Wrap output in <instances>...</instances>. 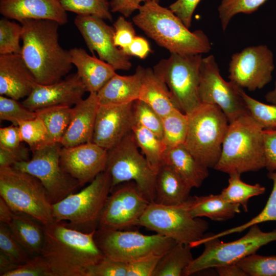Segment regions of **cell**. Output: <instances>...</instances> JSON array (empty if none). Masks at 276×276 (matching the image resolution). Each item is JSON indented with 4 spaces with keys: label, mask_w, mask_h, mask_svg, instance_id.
Masks as SVG:
<instances>
[{
    "label": "cell",
    "mask_w": 276,
    "mask_h": 276,
    "mask_svg": "<svg viewBox=\"0 0 276 276\" xmlns=\"http://www.w3.org/2000/svg\"><path fill=\"white\" fill-rule=\"evenodd\" d=\"M132 108L135 122L162 139V118L149 105L140 99L133 102Z\"/></svg>",
    "instance_id": "ee69618b"
},
{
    "label": "cell",
    "mask_w": 276,
    "mask_h": 276,
    "mask_svg": "<svg viewBox=\"0 0 276 276\" xmlns=\"http://www.w3.org/2000/svg\"><path fill=\"white\" fill-rule=\"evenodd\" d=\"M14 211L7 202L0 197V222L8 224L10 221Z\"/></svg>",
    "instance_id": "680465c9"
},
{
    "label": "cell",
    "mask_w": 276,
    "mask_h": 276,
    "mask_svg": "<svg viewBox=\"0 0 276 276\" xmlns=\"http://www.w3.org/2000/svg\"><path fill=\"white\" fill-rule=\"evenodd\" d=\"M22 142L18 127L13 124L0 128V147L9 149L18 148Z\"/></svg>",
    "instance_id": "db71d44e"
},
{
    "label": "cell",
    "mask_w": 276,
    "mask_h": 276,
    "mask_svg": "<svg viewBox=\"0 0 276 276\" xmlns=\"http://www.w3.org/2000/svg\"><path fill=\"white\" fill-rule=\"evenodd\" d=\"M220 276H246V273L236 263H233L214 268Z\"/></svg>",
    "instance_id": "6f0895ef"
},
{
    "label": "cell",
    "mask_w": 276,
    "mask_h": 276,
    "mask_svg": "<svg viewBox=\"0 0 276 276\" xmlns=\"http://www.w3.org/2000/svg\"><path fill=\"white\" fill-rule=\"evenodd\" d=\"M139 148L131 131L107 150L105 171L110 176L112 188L125 182L134 181L147 200L154 202L156 173Z\"/></svg>",
    "instance_id": "8fae6325"
},
{
    "label": "cell",
    "mask_w": 276,
    "mask_h": 276,
    "mask_svg": "<svg viewBox=\"0 0 276 276\" xmlns=\"http://www.w3.org/2000/svg\"><path fill=\"white\" fill-rule=\"evenodd\" d=\"M70 52L72 63L77 69V74L89 93H97L116 74L110 64L90 56L82 48H74Z\"/></svg>",
    "instance_id": "cb8c5ba5"
},
{
    "label": "cell",
    "mask_w": 276,
    "mask_h": 276,
    "mask_svg": "<svg viewBox=\"0 0 276 276\" xmlns=\"http://www.w3.org/2000/svg\"><path fill=\"white\" fill-rule=\"evenodd\" d=\"M94 239L104 256L127 263L163 256L176 243L157 233L147 235L138 231L106 228H98Z\"/></svg>",
    "instance_id": "9c48e42d"
},
{
    "label": "cell",
    "mask_w": 276,
    "mask_h": 276,
    "mask_svg": "<svg viewBox=\"0 0 276 276\" xmlns=\"http://www.w3.org/2000/svg\"><path fill=\"white\" fill-rule=\"evenodd\" d=\"M18 127L22 142L27 143L32 152L43 147L47 129L41 119L36 117L22 121Z\"/></svg>",
    "instance_id": "b9f144b4"
},
{
    "label": "cell",
    "mask_w": 276,
    "mask_h": 276,
    "mask_svg": "<svg viewBox=\"0 0 276 276\" xmlns=\"http://www.w3.org/2000/svg\"><path fill=\"white\" fill-rule=\"evenodd\" d=\"M22 26L8 18L4 17L0 20V55L20 54L21 47Z\"/></svg>",
    "instance_id": "ab89813d"
},
{
    "label": "cell",
    "mask_w": 276,
    "mask_h": 276,
    "mask_svg": "<svg viewBox=\"0 0 276 276\" xmlns=\"http://www.w3.org/2000/svg\"><path fill=\"white\" fill-rule=\"evenodd\" d=\"M258 225L250 226L245 235L231 242H224L219 238H215L190 244L192 248L203 244L204 248L201 254L186 268L182 275L189 276L207 269L236 263L256 253L261 247L276 241V229L265 232Z\"/></svg>",
    "instance_id": "30bf717a"
},
{
    "label": "cell",
    "mask_w": 276,
    "mask_h": 276,
    "mask_svg": "<svg viewBox=\"0 0 276 276\" xmlns=\"http://www.w3.org/2000/svg\"><path fill=\"white\" fill-rule=\"evenodd\" d=\"M186 202L193 218L205 217L213 221H223L240 212L239 204L226 201L220 194L190 196Z\"/></svg>",
    "instance_id": "f546056e"
},
{
    "label": "cell",
    "mask_w": 276,
    "mask_h": 276,
    "mask_svg": "<svg viewBox=\"0 0 276 276\" xmlns=\"http://www.w3.org/2000/svg\"><path fill=\"white\" fill-rule=\"evenodd\" d=\"M4 276H53L45 259L41 255L30 257L26 262Z\"/></svg>",
    "instance_id": "bcb514c9"
},
{
    "label": "cell",
    "mask_w": 276,
    "mask_h": 276,
    "mask_svg": "<svg viewBox=\"0 0 276 276\" xmlns=\"http://www.w3.org/2000/svg\"><path fill=\"white\" fill-rule=\"evenodd\" d=\"M138 226L188 244L201 239L209 227L205 220L191 216L186 201L173 205L150 202Z\"/></svg>",
    "instance_id": "7c38bea8"
},
{
    "label": "cell",
    "mask_w": 276,
    "mask_h": 276,
    "mask_svg": "<svg viewBox=\"0 0 276 276\" xmlns=\"http://www.w3.org/2000/svg\"><path fill=\"white\" fill-rule=\"evenodd\" d=\"M22 26L21 56L36 82L49 85L57 82L72 68L70 51L59 42L60 25L46 19H27Z\"/></svg>",
    "instance_id": "6da1fadb"
},
{
    "label": "cell",
    "mask_w": 276,
    "mask_h": 276,
    "mask_svg": "<svg viewBox=\"0 0 276 276\" xmlns=\"http://www.w3.org/2000/svg\"><path fill=\"white\" fill-rule=\"evenodd\" d=\"M267 176L272 181V189L267 201L261 212L246 223L216 234L206 236L207 240L220 238L224 236L242 232L250 226L267 221H276V170L269 171Z\"/></svg>",
    "instance_id": "d590c367"
},
{
    "label": "cell",
    "mask_w": 276,
    "mask_h": 276,
    "mask_svg": "<svg viewBox=\"0 0 276 276\" xmlns=\"http://www.w3.org/2000/svg\"><path fill=\"white\" fill-rule=\"evenodd\" d=\"M263 130L249 113L229 123L214 169L229 174L265 168Z\"/></svg>",
    "instance_id": "277c9868"
},
{
    "label": "cell",
    "mask_w": 276,
    "mask_h": 276,
    "mask_svg": "<svg viewBox=\"0 0 276 276\" xmlns=\"http://www.w3.org/2000/svg\"><path fill=\"white\" fill-rule=\"evenodd\" d=\"M127 263L104 256L90 270L89 276H126Z\"/></svg>",
    "instance_id": "7dc6e473"
},
{
    "label": "cell",
    "mask_w": 276,
    "mask_h": 276,
    "mask_svg": "<svg viewBox=\"0 0 276 276\" xmlns=\"http://www.w3.org/2000/svg\"><path fill=\"white\" fill-rule=\"evenodd\" d=\"M36 82L20 54L0 55V95L19 100L27 97Z\"/></svg>",
    "instance_id": "44dd1931"
},
{
    "label": "cell",
    "mask_w": 276,
    "mask_h": 276,
    "mask_svg": "<svg viewBox=\"0 0 276 276\" xmlns=\"http://www.w3.org/2000/svg\"><path fill=\"white\" fill-rule=\"evenodd\" d=\"M191 189L173 169L164 163L156 172L154 202L166 205L181 204L190 196Z\"/></svg>",
    "instance_id": "4316f807"
},
{
    "label": "cell",
    "mask_w": 276,
    "mask_h": 276,
    "mask_svg": "<svg viewBox=\"0 0 276 276\" xmlns=\"http://www.w3.org/2000/svg\"><path fill=\"white\" fill-rule=\"evenodd\" d=\"M240 93L249 113L263 129H276V104L260 102L248 96L242 88Z\"/></svg>",
    "instance_id": "74e56055"
},
{
    "label": "cell",
    "mask_w": 276,
    "mask_h": 276,
    "mask_svg": "<svg viewBox=\"0 0 276 276\" xmlns=\"http://www.w3.org/2000/svg\"><path fill=\"white\" fill-rule=\"evenodd\" d=\"M29 159V150L21 144L13 149L0 147V168L12 167L16 163Z\"/></svg>",
    "instance_id": "816d5d0a"
},
{
    "label": "cell",
    "mask_w": 276,
    "mask_h": 276,
    "mask_svg": "<svg viewBox=\"0 0 276 276\" xmlns=\"http://www.w3.org/2000/svg\"><path fill=\"white\" fill-rule=\"evenodd\" d=\"M145 68L138 66L134 74L117 73L97 93L100 104H127L139 99Z\"/></svg>",
    "instance_id": "d4e9b609"
},
{
    "label": "cell",
    "mask_w": 276,
    "mask_h": 276,
    "mask_svg": "<svg viewBox=\"0 0 276 276\" xmlns=\"http://www.w3.org/2000/svg\"><path fill=\"white\" fill-rule=\"evenodd\" d=\"M150 202L134 181L119 184L106 199L98 228L125 230L138 226Z\"/></svg>",
    "instance_id": "9a60e30c"
},
{
    "label": "cell",
    "mask_w": 276,
    "mask_h": 276,
    "mask_svg": "<svg viewBox=\"0 0 276 276\" xmlns=\"http://www.w3.org/2000/svg\"><path fill=\"white\" fill-rule=\"evenodd\" d=\"M16 264L0 251V275L4 274L17 267Z\"/></svg>",
    "instance_id": "91938a15"
},
{
    "label": "cell",
    "mask_w": 276,
    "mask_h": 276,
    "mask_svg": "<svg viewBox=\"0 0 276 276\" xmlns=\"http://www.w3.org/2000/svg\"><path fill=\"white\" fill-rule=\"evenodd\" d=\"M132 104H99L92 142L108 150L132 131L135 123Z\"/></svg>",
    "instance_id": "ac0fdd59"
},
{
    "label": "cell",
    "mask_w": 276,
    "mask_h": 276,
    "mask_svg": "<svg viewBox=\"0 0 276 276\" xmlns=\"http://www.w3.org/2000/svg\"><path fill=\"white\" fill-rule=\"evenodd\" d=\"M0 13L19 22L27 19H46L60 25L68 21L66 11L59 0H0Z\"/></svg>",
    "instance_id": "7402d4cb"
},
{
    "label": "cell",
    "mask_w": 276,
    "mask_h": 276,
    "mask_svg": "<svg viewBox=\"0 0 276 276\" xmlns=\"http://www.w3.org/2000/svg\"><path fill=\"white\" fill-rule=\"evenodd\" d=\"M114 44L123 52L136 36L132 24L124 16H119L113 24Z\"/></svg>",
    "instance_id": "c3c4849f"
},
{
    "label": "cell",
    "mask_w": 276,
    "mask_h": 276,
    "mask_svg": "<svg viewBox=\"0 0 276 276\" xmlns=\"http://www.w3.org/2000/svg\"><path fill=\"white\" fill-rule=\"evenodd\" d=\"M202 54L170 56L153 67L155 74L167 86L179 109L189 114L202 103L199 94Z\"/></svg>",
    "instance_id": "ba28073f"
},
{
    "label": "cell",
    "mask_w": 276,
    "mask_h": 276,
    "mask_svg": "<svg viewBox=\"0 0 276 276\" xmlns=\"http://www.w3.org/2000/svg\"><path fill=\"white\" fill-rule=\"evenodd\" d=\"M187 115L188 130L185 146L200 163L214 169L229 125L226 116L217 105L202 103Z\"/></svg>",
    "instance_id": "8992f818"
},
{
    "label": "cell",
    "mask_w": 276,
    "mask_h": 276,
    "mask_svg": "<svg viewBox=\"0 0 276 276\" xmlns=\"http://www.w3.org/2000/svg\"><path fill=\"white\" fill-rule=\"evenodd\" d=\"M18 100L1 95L0 96V119L7 121L12 124L17 126L22 121L36 118V113Z\"/></svg>",
    "instance_id": "7bdbcfd3"
},
{
    "label": "cell",
    "mask_w": 276,
    "mask_h": 276,
    "mask_svg": "<svg viewBox=\"0 0 276 276\" xmlns=\"http://www.w3.org/2000/svg\"><path fill=\"white\" fill-rule=\"evenodd\" d=\"M111 189L109 174L101 172L80 192L53 204L55 221H65L68 227L83 233L95 231Z\"/></svg>",
    "instance_id": "5b68a950"
},
{
    "label": "cell",
    "mask_w": 276,
    "mask_h": 276,
    "mask_svg": "<svg viewBox=\"0 0 276 276\" xmlns=\"http://www.w3.org/2000/svg\"><path fill=\"white\" fill-rule=\"evenodd\" d=\"M74 23L92 53L96 52L99 59L116 71L130 69V56L114 44L113 27L108 25L104 19L91 15H77Z\"/></svg>",
    "instance_id": "e0dca14e"
},
{
    "label": "cell",
    "mask_w": 276,
    "mask_h": 276,
    "mask_svg": "<svg viewBox=\"0 0 276 276\" xmlns=\"http://www.w3.org/2000/svg\"><path fill=\"white\" fill-rule=\"evenodd\" d=\"M35 111L36 116L43 121L47 129V137L43 147L60 143L70 123L73 108L59 105L39 109Z\"/></svg>",
    "instance_id": "4dcf8cb0"
},
{
    "label": "cell",
    "mask_w": 276,
    "mask_h": 276,
    "mask_svg": "<svg viewBox=\"0 0 276 276\" xmlns=\"http://www.w3.org/2000/svg\"><path fill=\"white\" fill-rule=\"evenodd\" d=\"M164 163L173 169L191 188H199L209 176V168L198 161L185 145L167 148Z\"/></svg>",
    "instance_id": "484cf974"
},
{
    "label": "cell",
    "mask_w": 276,
    "mask_h": 276,
    "mask_svg": "<svg viewBox=\"0 0 276 276\" xmlns=\"http://www.w3.org/2000/svg\"><path fill=\"white\" fill-rule=\"evenodd\" d=\"M251 276H276V256H264L256 253L236 262Z\"/></svg>",
    "instance_id": "60d3db41"
},
{
    "label": "cell",
    "mask_w": 276,
    "mask_h": 276,
    "mask_svg": "<svg viewBox=\"0 0 276 276\" xmlns=\"http://www.w3.org/2000/svg\"><path fill=\"white\" fill-rule=\"evenodd\" d=\"M44 241L40 255L53 276H89L104 256L96 244L95 231L85 233L68 227L65 221L44 225Z\"/></svg>",
    "instance_id": "7a4b0ae2"
},
{
    "label": "cell",
    "mask_w": 276,
    "mask_h": 276,
    "mask_svg": "<svg viewBox=\"0 0 276 276\" xmlns=\"http://www.w3.org/2000/svg\"><path fill=\"white\" fill-rule=\"evenodd\" d=\"M267 0H221L218 8L221 28L225 31L233 17L239 13L249 14Z\"/></svg>",
    "instance_id": "f35d334b"
},
{
    "label": "cell",
    "mask_w": 276,
    "mask_h": 276,
    "mask_svg": "<svg viewBox=\"0 0 276 276\" xmlns=\"http://www.w3.org/2000/svg\"><path fill=\"white\" fill-rule=\"evenodd\" d=\"M266 167L268 171L276 170V129H264Z\"/></svg>",
    "instance_id": "f5cc1de1"
},
{
    "label": "cell",
    "mask_w": 276,
    "mask_h": 276,
    "mask_svg": "<svg viewBox=\"0 0 276 276\" xmlns=\"http://www.w3.org/2000/svg\"><path fill=\"white\" fill-rule=\"evenodd\" d=\"M62 146L55 143L32 151L31 159L18 162L13 168L38 179L45 188L52 204L66 197L79 187V182L67 173L60 162Z\"/></svg>",
    "instance_id": "4fadbf2b"
},
{
    "label": "cell",
    "mask_w": 276,
    "mask_h": 276,
    "mask_svg": "<svg viewBox=\"0 0 276 276\" xmlns=\"http://www.w3.org/2000/svg\"><path fill=\"white\" fill-rule=\"evenodd\" d=\"M7 225L31 257L40 255L44 241V227L41 223L27 214L14 212Z\"/></svg>",
    "instance_id": "83f0119b"
},
{
    "label": "cell",
    "mask_w": 276,
    "mask_h": 276,
    "mask_svg": "<svg viewBox=\"0 0 276 276\" xmlns=\"http://www.w3.org/2000/svg\"><path fill=\"white\" fill-rule=\"evenodd\" d=\"M265 98L268 102L271 104H276V80L274 88L266 94Z\"/></svg>",
    "instance_id": "94428289"
},
{
    "label": "cell",
    "mask_w": 276,
    "mask_h": 276,
    "mask_svg": "<svg viewBox=\"0 0 276 276\" xmlns=\"http://www.w3.org/2000/svg\"><path fill=\"white\" fill-rule=\"evenodd\" d=\"M151 1L159 3V0H110V10L112 12H118L125 17H128L139 9L142 3Z\"/></svg>",
    "instance_id": "11a10c76"
},
{
    "label": "cell",
    "mask_w": 276,
    "mask_h": 276,
    "mask_svg": "<svg viewBox=\"0 0 276 276\" xmlns=\"http://www.w3.org/2000/svg\"><path fill=\"white\" fill-rule=\"evenodd\" d=\"M132 131L138 147L156 173L164 164L167 146L162 139L136 122Z\"/></svg>",
    "instance_id": "d6a6232c"
},
{
    "label": "cell",
    "mask_w": 276,
    "mask_h": 276,
    "mask_svg": "<svg viewBox=\"0 0 276 276\" xmlns=\"http://www.w3.org/2000/svg\"><path fill=\"white\" fill-rule=\"evenodd\" d=\"M192 248L190 244L176 243L161 257L153 276L182 275L194 259Z\"/></svg>",
    "instance_id": "1f68e13d"
},
{
    "label": "cell",
    "mask_w": 276,
    "mask_h": 276,
    "mask_svg": "<svg viewBox=\"0 0 276 276\" xmlns=\"http://www.w3.org/2000/svg\"><path fill=\"white\" fill-rule=\"evenodd\" d=\"M201 0H176L171 4L169 8L190 28L192 16L198 4Z\"/></svg>",
    "instance_id": "f907efd6"
},
{
    "label": "cell",
    "mask_w": 276,
    "mask_h": 276,
    "mask_svg": "<svg viewBox=\"0 0 276 276\" xmlns=\"http://www.w3.org/2000/svg\"><path fill=\"white\" fill-rule=\"evenodd\" d=\"M86 91L84 84L76 73L53 84L37 83L22 103L32 111L54 106H71L82 100Z\"/></svg>",
    "instance_id": "ffe728a7"
},
{
    "label": "cell",
    "mask_w": 276,
    "mask_h": 276,
    "mask_svg": "<svg viewBox=\"0 0 276 276\" xmlns=\"http://www.w3.org/2000/svg\"><path fill=\"white\" fill-rule=\"evenodd\" d=\"M241 88L222 77L213 55L202 58L200 73L199 94L202 104L219 106L229 123L249 113L242 97Z\"/></svg>",
    "instance_id": "5bb4252c"
},
{
    "label": "cell",
    "mask_w": 276,
    "mask_h": 276,
    "mask_svg": "<svg viewBox=\"0 0 276 276\" xmlns=\"http://www.w3.org/2000/svg\"><path fill=\"white\" fill-rule=\"evenodd\" d=\"M107 158V150L92 142L62 147L60 153L62 169L77 180L81 187L105 171Z\"/></svg>",
    "instance_id": "d6986e66"
},
{
    "label": "cell",
    "mask_w": 276,
    "mask_h": 276,
    "mask_svg": "<svg viewBox=\"0 0 276 276\" xmlns=\"http://www.w3.org/2000/svg\"><path fill=\"white\" fill-rule=\"evenodd\" d=\"M0 251L17 265L31 257L11 234L7 224L0 223Z\"/></svg>",
    "instance_id": "f6af8a7d"
},
{
    "label": "cell",
    "mask_w": 276,
    "mask_h": 276,
    "mask_svg": "<svg viewBox=\"0 0 276 276\" xmlns=\"http://www.w3.org/2000/svg\"><path fill=\"white\" fill-rule=\"evenodd\" d=\"M273 54L266 45L250 46L231 56L228 78L241 88L254 91L272 80Z\"/></svg>",
    "instance_id": "2e32d148"
},
{
    "label": "cell",
    "mask_w": 276,
    "mask_h": 276,
    "mask_svg": "<svg viewBox=\"0 0 276 276\" xmlns=\"http://www.w3.org/2000/svg\"><path fill=\"white\" fill-rule=\"evenodd\" d=\"M66 11L77 15H91L111 21L110 2L107 0H59Z\"/></svg>",
    "instance_id": "8d00e7d4"
},
{
    "label": "cell",
    "mask_w": 276,
    "mask_h": 276,
    "mask_svg": "<svg viewBox=\"0 0 276 276\" xmlns=\"http://www.w3.org/2000/svg\"><path fill=\"white\" fill-rule=\"evenodd\" d=\"M99 103L97 93H89L74 107L68 126L60 144L69 147L91 142Z\"/></svg>",
    "instance_id": "603a6c76"
},
{
    "label": "cell",
    "mask_w": 276,
    "mask_h": 276,
    "mask_svg": "<svg viewBox=\"0 0 276 276\" xmlns=\"http://www.w3.org/2000/svg\"><path fill=\"white\" fill-rule=\"evenodd\" d=\"M161 256H152L127 263L126 276H153Z\"/></svg>",
    "instance_id": "681fc988"
},
{
    "label": "cell",
    "mask_w": 276,
    "mask_h": 276,
    "mask_svg": "<svg viewBox=\"0 0 276 276\" xmlns=\"http://www.w3.org/2000/svg\"><path fill=\"white\" fill-rule=\"evenodd\" d=\"M162 140L167 148L183 145L188 130L187 115L179 109H175L162 118Z\"/></svg>",
    "instance_id": "e575fe53"
},
{
    "label": "cell",
    "mask_w": 276,
    "mask_h": 276,
    "mask_svg": "<svg viewBox=\"0 0 276 276\" xmlns=\"http://www.w3.org/2000/svg\"><path fill=\"white\" fill-rule=\"evenodd\" d=\"M241 175L238 173L229 174L228 186L220 195L226 201L238 204L245 212H247L249 199L264 194L266 189L259 183L250 185L243 181Z\"/></svg>",
    "instance_id": "836d02e7"
},
{
    "label": "cell",
    "mask_w": 276,
    "mask_h": 276,
    "mask_svg": "<svg viewBox=\"0 0 276 276\" xmlns=\"http://www.w3.org/2000/svg\"><path fill=\"white\" fill-rule=\"evenodd\" d=\"M151 51L148 41L143 37L136 36L123 52L130 57L135 56L145 59Z\"/></svg>",
    "instance_id": "9f6ffc18"
},
{
    "label": "cell",
    "mask_w": 276,
    "mask_h": 276,
    "mask_svg": "<svg viewBox=\"0 0 276 276\" xmlns=\"http://www.w3.org/2000/svg\"><path fill=\"white\" fill-rule=\"evenodd\" d=\"M132 21L156 44L170 53L202 54L211 49L210 40L203 31H191L169 8L162 7L159 3H144Z\"/></svg>",
    "instance_id": "3957f363"
},
{
    "label": "cell",
    "mask_w": 276,
    "mask_h": 276,
    "mask_svg": "<svg viewBox=\"0 0 276 276\" xmlns=\"http://www.w3.org/2000/svg\"><path fill=\"white\" fill-rule=\"evenodd\" d=\"M0 196L14 212L27 214L43 225L55 221L45 188L28 173L13 167L0 168Z\"/></svg>",
    "instance_id": "52a82bcc"
},
{
    "label": "cell",
    "mask_w": 276,
    "mask_h": 276,
    "mask_svg": "<svg viewBox=\"0 0 276 276\" xmlns=\"http://www.w3.org/2000/svg\"><path fill=\"white\" fill-rule=\"evenodd\" d=\"M139 99L149 105L161 118L179 109L166 84L151 68H145Z\"/></svg>",
    "instance_id": "f1b7e54d"
}]
</instances>
